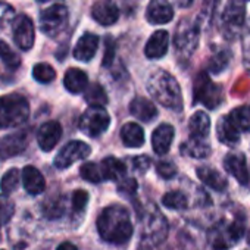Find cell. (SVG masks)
Returning <instances> with one entry per match:
<instances>
[{"mask_svg": "<svg viewBox=\"0 0 250 250\" xmlns=\"http://www.w3.org/2000/svg\"><path fill=\"white\" fill-rule=\"evenodd\" d=\"M97 231L100 237L110 244H127L133 235V224L128 210L119 205L104 208L97 218Z\"/></svg>", "mask_w": 250, "mask_h": 250, "instance_id": "6da1fadb", "label": "cell"}, {"mask_svg": "<svg viewBox=\"0 0 250 250\" xmlns=\"http://www.w3.org/2000/svg\"><path fill=\"white\" fill-rule=\"evenodd\" d=\"M147 90L162 106L180 110L183 107V94L177 80L167 71L158 69L147 78Z\"/></svg>", "mask_w": 250, "mask_h": 250, "instance_id": "7a4b0ae2", "label": "cell"}, {"mask_svg": "<svg viewBox=\"0 0 250 250\" xmlns=\"http://www.w3.org/2000/svg\"><path fill=\"white\" fill-rule=\"evenodd\" d=\"M30 115L28 100L21 94H6L0 97V128H14Z\"/></svg>", "mask_w": 250, "mask_h": 250, "instance_id": "3957f363", "label": "cell"}, {"mask_svg": "<svg viewBox=\"0 0 250 250\" xmlns=\"http://www.w3.org/2000/svg\"><path fill=\"white\" fill-rule=\"evenodd\" d=\"M244 231H246V224L243 218H235L229 224L219 222L210 232L212 246L216 250L229 249L240 241V238L244 235Z\"/></svg>", "mask_w": 250, "mask_h": 250, "instance_id": "277c9868", "label": "cell"}, {"mask_svg": "<svg viewBox=\"0 0 250 250\" xmlns=\"http://www.w3.org/2000/svg\"><path fill=\"white\" fill-rule=\"evenodd\" d=\"M193 96L196 103L205 104L208 109H216L221 102H222V91L221 87L212 83L210 77L202 71L197 74L194 78V85H193Z\"/></svg>", "mask_w": 250, "mask_h": 250, "instance_id": "5b68a950", "label": "cell"}, {"mask_svg": "<svg viewBox=\"0 0 250 250\" xmlns=\"http://www.w3.org/2000/svg\"><path fill=\"white\" fill-rule=\"evenodd\" d=\"M110 124V116L102 106H90L80 119V130L88 137H99Z\"/></svg>", "mask_w": 250, "mask_h": 250, "instance_id": "8992f818", "label": "cell"}, {"mask_svg": "<svg viewBox=\"0 0 250 250\" xmlns=\"http://www.w3.org/2000/svg\"><path fill=\"white\" fill-rule=\"evenodd\" d=\"M68 9L63 5H53L42 12L40 27L42 31L49 37L59 36L68 25Z\"/></svg>", "mask_w": 250, "mask_h": 250, "instance_id": "52a82bcc", "label": "cell"}, {"mask_svg": "<svg viewBox=\"0 0 250 250\" xmlns=\"http://www.w3.org/2000/svg\"><path fill=\"white\" fill-rule=\"evenodd\" d=\"M199 24L191 22L188 20L181 21L180 27L177 28V34H175V47L180 53H183L184 56L191 55L197 44H199Z\"/></svg>", "mask_w": 250, "mask_h": 250, "instance_id": "ba28073f", "label": "cell"}, {"mask_svg": "<svg viewBox=\"0 0 250 250\" xmlns=\"http://www.w3.org/2000/svg\"><path fill=\"white\" fill-rule=\"evenodd\" d=\"M91 153V149L87 143L80 142V140H72L66 143L61 152L55 158V167L59 169H66L77 161L85 159Z\"/></svg>", "mask_w": 250, "mask_h": 250, "instance_id": "9c48e42d", "label": "cell"}, {"mask_svg": "<svg viewBox=\"0 0 250 250\" xmlns=\"http://www.w3.org/2000/svg\"><path fill=\"white\" fill-rule=\"evenodd\" d=\"M12 30H14V40L20 49L30 50L34 46V39H36L34 24L27 15L17 17Z\"/></svg>", "mask_w": 250, "mask_h": 250, "instance_id": "30bf717a", "label": "cell"}, {"mask_svg": "<svg viewBox=\"0 0 250 250\" xmlns=\"http://www.w3.org/2000/svg\"><path fill=\"white\" fill-rule=\"evenodd\" d=\"M62 137V127L56 121H49L43 124L37 131V142L42 150L50 152L59 143Z\"/></svg>", "mask_w": 250, "mask_h": 250, "instance_id": "8fae6325", "label": "cell"}, {"mask_svg": "<svg viewBox=\"0 0 250 250\" xmlns=\"http://www.w3.org/2000/svg\"><path fill=\"white\" fill-rule=\"evenodd\" d=\"M224 168L241 184L247 186L250 181L249 169H247V162L246 156L243 153H229L224 159Z\"/></svg>", "mask_w": 250, "mask_h": 250, "instance_id": "7c38bea8", "label": "cell"}, {"mask_svg": "<svg viewBox=\"0 0 250 250\" xmlns=\"http://www.w3.org/2000/svg\"><path fill=\"white\" fill-rule=\"evenodd\" d=\"M91 17L100 25L107 27V25H112L118 21L119 9L113 2H110V0H100V2H96L93 5Z\"/></svg>", "mask_w": 250, "mask_h": 250, "instance_id": "4fadbf2b", "label": "cell"}, {"mask_svg": "<svg viewBox=\"0 0 250 250\" xmlns=\"http://www.w3.org/2000/svg\"><path fill=\"white\" fill-rule=\"evenodd\" d=\"M168 234V224L164 218V215L155 209L152 216L149 218V222L146 225V237L145 240L149 241L150 244H158L164 241V238Z\"/></svg>", "mask_w": 250, "mask_h": 250, "instance_id": "5bb4252c", "label": "cell"}, {"mask_svg": "<svg viewBox=\"0 0 250 250\" xmlns=\"http://www.w3.org/2000/svg\"><path fill=\"white\" fill-rule=\"evenodd\" d=\"M146 18L150 24H167L174 18V9L167 0H152L147 6Z\"/></svg>", "mask_w": 250, "mask_h": 250, "instance_id": "9a60e30c", "label": "cell"}, {"mask_svg": "<svg viewBox=\"0 0 250 250\" xmlns=\"http://www.w3.org/2000/svg\"><path fill=\"white\" fill-rule=\"evenodd\" d=\"M28 140L24 133L20 134H11L0 140V158L9 159L20 153H22L27 149Z\"/></svg>", "mask_w": 250, "mask_h": 250, "instance_id": "2e32d148", "label": "cell"}, {"mask_svg": "<svg viewBox=\"0 0 250 250\" xmlns=\"http://www.w3.org/2000/svg\"><path fill=\"white\" fill-rule=\"evenodd\" d=\"M99 46V37L93 33H85L80 37L74 49V58L80 62H90Z\"/></svg>", "mask_w": 250, "mask_h": 250, "instance_id": "e0dca14e", "label": "cell"}, {"mask_svg": "<svg viewBox=\"0 0 250 250\" xmlns=\"http://www.w3.org/2000/svg\"><path fill=\"white\" fill-rule=\"evenodd\" d=\"M174 140V127L169 124H161L152 134V147L156 155H165L171 149Z\"/></svg>", "mask_w": 250, "mask_h": 250, "instance_id": "ac0fdd59", "label": "cell"}, {"mask_svg": "<svg viewBox=\"0 0 250 250\" xmlns=\"http://www.w3.org/2000/svg\"><path fill=\"white\" fill-rule=\"evenodd\" d=\"M169 44V34L164 30H159L150 36L146 43L145 53L149 59H161L167 55Z\"/></svg>", "mask_w": 250, "mask_h": 250, "instance_id": "d6986e66", "label": "cell"}, {"mask_svg": "<svg viewBox=\"0 0 250 250\" xmlns=\"http://www.w3.org/2000/svg\"><path fill=\"white\" fill-rule=\"evenodd\" d=\"M21 177H22V184H24V188L27 190V193L37 196L44 191L46 180H44L43 174L36 167H31V165L25 167L22 169Z\"/></svg>", "mask_w": 250, "mask_h": 250, "instance_id": "ffe728a7", "label": "cell"}, {"mask_svg": "<svg viewBox=\"0 0 250 250\" xmlns=\"http://www.w3.org/2000/svg\"><path fill=\"white\" fill-rule=\"evenodd\" d=\"M244 14L246 9L240 0H229L222 14V22L225 28H231V30L240 28L244 22Z\"/></svg>", "mask_w": 250, "mask_h": 250, "instance_id": "44dd1931", "label": "cell"}, {"mask_svg": "<svg viewBox=\"0 0 250 250\" xmlns=\"http://www.w3.org/2000/svg\"><path fill=\"white\" fill-rule=\"evenodd\" d=\"M130 110L134 118L150 122L158 115V107L146 97H134L130 103Z\"/></svg>", "mask_w": 250, "mask_h": 250, "instance_id": "7402d4cb", "label": "cell"}, {"mask_svg": "<svg viewBox=\"0 0 250 250\" xmlns=\"http://www.w3.org/2000/svg\"><path fill=\"white\" fill-rule=\"evenodd\" d=\"M196 174H197L199 180L203 184H206L208 187H210V188H213L216 191H224L227 188V186H228L227 178L221 172H218L216 169H213V168L199 167L196 169Z\"/></svg>", "mask_w": 250, "mask_h": 250, "instance_id": "603a6c76", "label": "cell"}, {"mask_svg": "<svg viewBox=\"0 0 250 250\" xmlns=\"http://www.w3.org/2000/svg\"><path fill=\"white\" fill-rule=\"evenodd\" d=\"M121 140L127 147H140L145 143V131L136 122H127L121 128Z\"/></svg>", "mask_w": 250, "mask_h": 250, "instance_id": "cb8c5ba5", "label": "cell"}, {"mask_svg": "<svg viewBox=\"0 0 250 250\" xmlns=\"http://www.w3.org/2000/svg\"><path fill=\"white\" fill-rule=\"evenodd\" d=\"M63 84L69 93L77 94V93H81L87 88L88 77L84 71H81L78 68H69L63 77Z\"/></svg>", "mask_w": 250, "mask_h": 250, "instance_id": "d4e9b609", "label": "cell"}, {"mask_svg": "<svg viewBox=\"0 0 250 250\" xmlns=\"http://www.w3.org/2000/svg\"><path fill=\"white\" fill-rule=\"evenodd\" d=\"M216 133H218V139L228 146H234L240 142V131L231 124V121L228 119V116H222L218 121L216 125Z\"/></svg>", "mask_w": 250, "mask_h": 250, "instance_id": "484cf974", "label": "cell"}, {"mask_svg": "<svg viewBox=\"0 0 250 250\" xmlns=\"http://www.w3.org/2000/svg\"><path fill=\"white\" fill-rule=\"evenodd\" d=\"M188 130L193 137H197V139L208 137L209 131H210V119H209L208 113H205L202 110H197L196 113H193V116L190 118V122H188Z\"/></svg>", "mask_w": 250, "mask_h": 250, "instance_id": "4316f807", "label": "cell"}, {"mask_svg": "<svg viewBox=\"0 0 250 250\" xmlns=\"http://www.w3.org/2000/svg\"><path fill=\"white\" fill-rule=\"evenodd\" d=\"M100 168H102V174H103V178L104 180H122L125 172H127V167H125L124 162H121L119 159L113 158V156H109V158H104L100 164Z\"/></svg>", "mask_w": 250, "mask_h": 250, "instance_id": "83f0119b", "label": "cell"}, {"mask_svg": "<svg viewBox=\"0 0 250 250\" xmlns=\"http://www.w3.org/2000/svg\"><path fill=\"white\" fill-rule=\"evenodd\" d=\"M181 153L184 156H191L196 159H205L210 155V146L208 143L202 142V139L191 137L190 140L183 143Z\"/></svg>", "mask_w": 250, "mask_h": 250, "instance_id": "f1b7e54d", "label": "cell"}, {"mask_svg": "<svg viewBox=\"0 0 250 250\" xmlns=\"http://www.w3.org/2000/svg\"><path fill=\"white\" fill-rule=\"evenodd\" d=\"M228 119L240 133L250 131V110H249V107L240 106V107L232 109L228 113Z\"/></svg>", "mask_w": 250, "mask_h": 250, "instance_id": "f546056e", "label": "cell"}, {"mask_svg": "<svg viewBox=\"0 0 250 250\" xmlns=\"http://www.w3.org/2000/svg\"><path fill=\"white\" fill-rule=\"evenodd\" d=\"M162 203L165 208L172 210H183L188 206V200L181 191H169L162 197Z\"/></svg>", "mask_w": 250, "mask_h": 250, "instance_id": "4dcf8cb0", "label": "cell"}, {"mask_svg": "<svg viewBox=\"0 0 250 250\" xmlns=\"http://www.w3.org/2000/svg\"><path fill=\"white\" fill-rule=\"evenodd\" d=\"M85 102L90 106H104L107 103V96L106 91L100 84H91L87 91H85Z\"/></svg>", "mask_w": 250, "mask_h": 250, "instance_id": "1f68e13d", "label": "cell"}, {"mask_svg": "<svg viewBox=\"0 0 250 250\" xmlns=\"http://www.w3.org/2000/svg\"><path fill=\"white\" fill-rule=\"evenodd\" d=\"M0 59H2L3 63H5L8 68H11V69H17V68H20V65H21V58H20V55L15 53V52L9 47V44L5 43V42H2V40H0Z\"/></svg>", "mask_w": 250, "mask_h": 250, "instance_id": "d6a6232c", "label": "cell"}, {"mask_svg": "<svg viewBox=\"0 0 250 250\" xmlns=\"http://www.w3.org/2000/svg\"><path fill=\"white\" fill-rule=\"evenodd\" d=\"M33 77L39 83L49 84L56 78V71L49 63H37L33 68Z\"/></svg>", "mask_w": 250, "mask_h": 250, "instance_id": "836d02e7", "label": "cell"}, {"mask_svg": "<svg viewBox=\"0 0 250 250\" xmlns=\"http://www.w3.org/2000/svg\"><path fill=\"white\" fill-rule=\"evenodd\" d=\"M18 186H20V171H18L17 168L9 169V171L3 175L2 181H0V188H2V191H3L5 194L14 193V191L18 188Z\"/></svg>", "mask_w": 250, "mask_h": 250, "instance_id": "e575fe53", "label": "cell"}, {"mask_svg": "<svg viewBox=\"0 0 250 250\" xmlns=\"http://www.w3.org/2000/svg\"><path fill=\"white\" fill-rule=\"evenodd\" d=\"M80 174L81 177L85 180V181H90V183H100L103 181V174H102V168L100 165H96L93 162H85L81 168H80Z\"/></svg>", "mask_w": 250, "mask_h": 250, "instance_id": "d590c367", "label": "cell"}, {"mask_svg": "<svg viewBox=\"0 0 250 250\" xmlns=\"http://www.w3.org/2000/svg\"><path fill=\"white\" fill-rule=\"evenodd\" d=\"M15 213V205L14 202L8 197V194L0 196V227L6 225Z\"/></svg>", "mask_w": 250, "mask_h": 250, "instance_id": "8d00e7d4", "label": "cell"}, {"mask_svg": "<svg viewBox=\"0 0 250 250\" xmlns=\"http://www.w3.org/2000/svg\"><path fill=\"white\" fill-rule=\"evenodd\" d=\"M229 52H219L218 55H215L210 62H209V71L213 72V74H219L222 69L227 68L228 62H229Z\"/></svg>", "mask_w": 250, "mask_h": 250, "instance_id": "74e56055", "label": "cell"}, {"mask_svg": "<svg viewBox=\"0 0 250 250\" xmlns=\"http://www.w3.org/2000/svg\"><path fill=\"white\" fill-rule=\"evenodd\" d=\"M88 202V193L84 190H77L72 194V209L75 212H83Z\"/></svg>", "mask_w": 250, "mask_h": 250, "instance_id": "f35d334b", "label": "cell"}, {"mask_svg": "<svg viewBox=\"0 0 250 250\" xmlns=\"http://www.w3.org/2000/svg\"><path fill=\"white\" fill-rule=\"evenodd\" d=\"M156 171L165 180H171V178H174L177 175V167L172 162H168V161L159 162L156 165Z\"/></svg>", "mask_w": 250, "mask_h": 250, "instance_id": "ab89813d", "label": "cell"}, {"mask_svg": "<svg viewBox=\"0 0 250 250\" xmlns=\"http://www.w3.org/2000/svg\"><path fill=\"white\" fill-rule=\"evenodd\" d=\"M118 190H119L121 193L128 194V196H130V194H134V193H136V190H137V181H136V180H133V178L124 180V181L119 184Z\"/></svg>", "mask_w": 250, "mask_h": 250, "instance_id": "60d3db41", "label": "cell"}, {"mask_svg": "<svg viewBox=\"0 0 250 250\" xmlns=\"http://www.w3.org/2000/svg\"><path fill=\"white\" fill-rule=\"evenodd\" d=\"M133 164H134V168L137 171L146 172L149 169V167H150V159L147 156H137V158H134Z\"/></svg>", "mask_w": 250, "mask_h": 250, "instance_id": "b9f144b4", "label": "cell"}, {"mask_svg": "<svg viewBox=\"0 0 250 250\" xmlns=\"http://www.w3.org/2000/svg\"><path fill=\"white\" fill-rule=\"evenodd\" d=\"M113 52H115L113 40H112V39H106V52H104V58H103V65H104V66L112 63Z\"/></svg>", "mask_w": 250, "mask_h": 250, "instance_id": "7bdbcfd3", "label": "cell"}, {"mask_svg": "<svg viewBox=\"0 0 250 250\" xmlns=\"http://www.w3.org/2000/svg\"><path fill=\"white\" fill-rule=\"evenodd\" d=\"M56 250H78V249H77L75 244H72V243H69V241H63V243H61V244L58 246Z\"/></svg>", "mask_w": 250, "mask_h": 250, "instance_id": "ee69618b", "label": "cell"}, {"mask_svg": "<svg viewBox=\"0 0 250 250\" xmlns=\"http://www.w3.org/2000/svg\"><path fill=\"white\" fill-rule=\"evenodd\" d=\"M191 2H193V0H177V3H178L181 8H187V6H190V5H191Z\"/></svg>", "mask_w": 250, "mask_h": 250, "instance_id": "f6af8a7d", "label": "cell"}, {"mask_svg": "<svg viewBox=\"0 0 250 250\" xmlns=\"http://www.w3.org/2000/svg\"><path fill=\"white\" fill-rule=\"evenodd\" d=\"M40 3H46V2H55V0H37Z\"/></svg>", "mask_w": 250, "mask_h": 250, "instance_id": "bcb514c9", "label": "cell"}, {"mask_svg": "<svg viewBox=\"0 0 250 250\" xmlns=\"http://www.w3.org/2000/svg\"><path fill=\"white\" fill-rule=\"evenodd\" d=\"M247 240H249V244H250V231H249V237H247Z\"/></svg>", "mask_w": 250, "mask_h": 250, "instance_id": "7dc6e473", "label": "cell"}]
</instances>
